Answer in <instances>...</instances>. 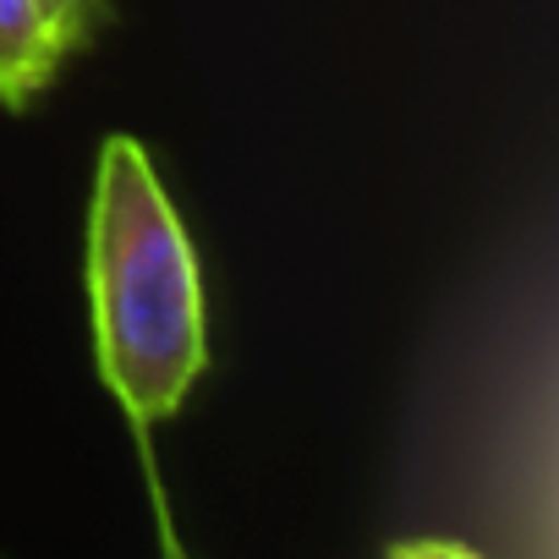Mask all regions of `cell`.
<instances>
[{
    "label": "cell",
    "instance_id": "obj_1",
    "mask_svg": "<svg viewBox=\"0 0 559 559\" xmlns=\"http://www.w3.org/2000/svg\"><path fill=\"white\" fill-rule=\"evenodd\" d=\"M88 292L99 379L132 428L148 433L192 395L209 341L192 241L148 148L127 132H110L94 165Z\"/></svg>",
    "mask_w": 559,
    "mask_h": 559
},
{
    "label": "cell",
    "instance_id": "obj_2",
    "mask_svg": "<svg viewBox=\"0 0 559 559\" xmlns=\"http://www.w3.org/2000/svg\"><path fill=\"white\" fill-rule=\"evenodd\" d=\"M56 61L61 50L39 0H0V105H28L50 83Z\"/></svg>",
    "mask_w": 559,
    "mask_h": 559
},
{
    "label": "cell",
    "instance_id": "obj_3",
    "mask_svg": "<svg viewBox=\"0 0 559 559\" xmlns=\"http://www.w3.org/2000/svg\"><path fill=\"white\" fill-rule=\"evenodd\" d=\"M39 7H45V28H50L56 50L67 56L83 39V28H88V7H94V0H39Z\"/></svg>",
    "mask_w": 559,
    "mask_h": 559
}]
</instances>
